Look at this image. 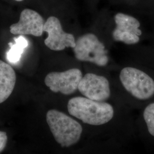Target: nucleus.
Here are the masks:
<instances>
[{"instance_id": "nucleus-1", "label": "nucleus", "mask_w": 154, "mask_h": 154, "mask_svg": "<svg viewBox=\"0 0 154 154\" xmlns=\"http://www.w3.org/2000/svg\"><path fill=\"white\" fill-rule=\"evenodd\" d=\"M67 110L71 116L85 123L93 126H100L108 123L114 114L113 107L109 103L82 97L70 99Z\"/></svg>"}, {"instance_id": "nucleus-2", "label": "nucleus", "mask_w": 154, "mask_h": 154, "mask_svg": "<svg viewBox=\"0 0 154 154\" xmlns=\"http://www.w3.org/2000/svg\"><path fill=\"white\" fill-rule=\"evenodd\" d=\"M46 121L55 140L62 147H70L80 139L82 127L65 114L54 109L49 110L46 114Z\"/></svg>"}, {"instance_id": "nucleus-3", "label": "nucleus", "mask_w": 154, "mask_h": 154, "mask_svg": "<svg viewBox=\"0 0 154 154\" xmlns=\"http://www.w3.org/2000/svg\"><path fill=\"white\" fill-rule=\"evenodd\" d=\"M119 78L124 88L135 98L144 100L154 96V79L143 70L126 67L121 71Z\"/></svg>"}, {"instance_id": "nucleus-4", "label": "nucleus", "mask_w": 154, "mask_h": 154, "mask_svg": "<svg viewBox=\"0 0 154 154\" xmlns=\"http://www.w3.org/2000/svg\"><path fill=\"white\" fill-rule=\"evenodd\" d=\"M73 51L78 61L91 62L98 66H106L109 61L105 45L93 33L85 34L77 39Z\"/></svg>"}, {"instance_id": "nucleus-5", "label": "nucleus", "mask_w": 154, "mask_h": 154, "mask_svg": "<svg viewBox=\"0 0 154 154\" xmlns=\"http://www.w3.org/2000/svg\"><path fill=\"white\" fill-rule=\"evenodd\" d=\"M82 77L81 70L73 68L65 72H50L45 78V83L54 93L70 95L78 90Z\"/></svg>"}, {"instance_id": "nucleus-6", "label": "nucleus", "mask_w": 154, "mask_h": 154, "mask_svg": "<svg viewBox=\"0 0 154 154\" xmlns=\"http://www.w3.org/2000/svg\"><path fill=\"white\" fill-rule=\"evenodd\" d=\"M116 28L112 32V37L116 41L127 45L137 44L142 35L140 22L134 17L123 13H118L114 16Z\"/></svg>"}, {"instance_id": "nucleus-7", "label": "nucleus", "mask_w": 154, "mask_h": 154, "mask_svg": "<svg viewBox=\"0 0 154 154\" xmlns=\"http://www.w3.org/2000/svg\"><path fill=\"white\" fill-rule=\"evenodd\" d=\"M44 32L48 34L45 44L50 49L61 51L67 48H74L76 40L70 33L63 31L61 22L56 17H49L45 23Z\"/></svg>"}, {"instance_id": "nucleus-8", "label": "nucleus", "mask_w": 154, "mask_h": 154, "mask_svg": "<svg viewBox=\"0 0 154 154\" xmlns=\"http://www.w3.org/2000/svg\"><path fill=\"white\" fill-rule=\"evenodd\" d=\"M78 90L86 98L98 102H105L111 95L108 79L94 73L89 72L83 76Z\"/></svg>"}, {"instance_id": "nucleus-9", "label": "nucleus", "mask_w": 154, "mask_h": 154, "mask_svg": "<svg viewBox=\"0 0 154 154\" xmlns=\"http://www.w3.org/2000/svg\"><path fill=\"white\" fill-rule=\"evenodd\" d=\"M45 23L44 18L38 13L26 9L21 12L19 21L10 26V32L14 35L40 37L44 33Z\"/></svg>"}, {"instance_id": "nucleus-10", "label": "nucleus", "mask_w": 154, "mask_h": 154, "mask_svg": "<svg viewBox=\"0 0 154 154\" xmlns=\"http://www.w3.org/2000/svg\"><path fill=\"white\" fill-rule=\"evenodd\" d=\"M16 82V74L11 65L0 60V104L12 93Z\"/></svg>"}, {"instance_id": "nucleus-11", "label": "nucleus", "mask_w": 154, "mask_h": 154, "mask_svg": "<svg viewBox=\"0 0 154 154\" xmlns=\"http://www.w3.org/2000/svg\"><path fill=\"white\" fill-rule=\"evenodd\" d=\"M15 44H9L11 49L9 50L7 58L11 63H16L20 61L23 50L28 46V42L26 39L22 35L14 38Z\"/></svg>"}, {"instance_id": "nucleus-12", "label": "nucleus", "mask_w": 154, "mask_h": 154, "mask_svg": "<svg viewBox=\"0 0 154 154\" xmlns=\"http://www.w3.org/2000/svg\"><path fill=\"white\" fill-rule=\"evenodd\" d=\"M143 118L149 134L154 137V103L149 104L144 110Z\"/></svg>"}, {"instance_id": "nucleus-13", "label": "nucleus", "mask_w": 154, "mask_h": 154, "mask_svg": "<svg viewBox=\"0 0 154 154\" xmlns=\"http://www.w3.org/2000/svg\"><path fill=\"white\" fill-rule=\"evenodd\" d=\"M8 142V136L5 132L0 131V152L5 148Z\"/></svg>"}, {"instance_id": "nucleus-14", "label": "nucleus", "mask_w": 154, "mask_h": 154, "mask_svg": "<svg viewBox=\"0 0 154 154\" xmlns=\"http://www.w3.org/2000/svg\"><path fill=\"white\" fill-rule=\"evenodd\" d=\"M15 1H18V2H20V1H22L23 0H15Z\"/></svg>"}]
</instances>
